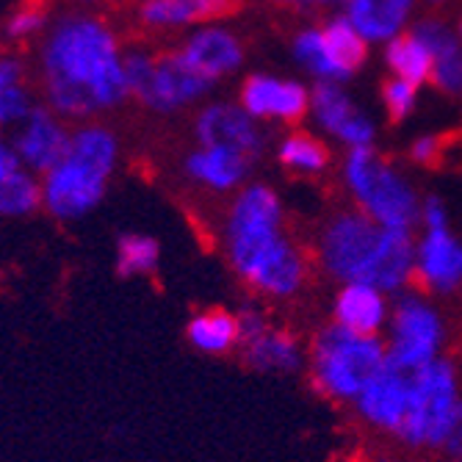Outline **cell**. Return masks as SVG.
<instances>
[{"instance_id": "6da1fadb", "label": "cell", "mask_w": 462, "mask_h": 462, "mask_svg": "<svg viewBox=\"0 0 462 462\" xmlns=\"http://www.w3.org/2000/svg\"><path fill=\"white\" fill-rule=\"evenodd\" d=\"M39 78L45 106L67 122H87L131 97L119 33L89 12L61 14L42 33Z\"/></svg>"}, {"instance_id": "7a4b0ae2", "label": "cell", "mask_w": 462, "mask_h": 462, "mask_svg": "<svg viewBox=\"0 0 462 462\" xmlns=\"http://www.w3.org/2000/svg\"><path fill=\"white\" fill-rule=\"evenodd\" d=\"M319 266L338 282H365L383 293L412 285L415 238L412 230L376 225L360 208H341L319 230Z\"/></svg>"}, {"instance_id": "3957f363", "label": "cell", "mask_w": 462, "mask_h": 462, "mask_svg": "<svg viewBox=\"0 0 462 462\" xmlns=\"http://www.w3.org/2000/svg\"><path fill=\"white\" fill-rule=\"evenodd\" d=\"M119 136L103 122H80L72 128L64 155L39 175L42 211L56 222H78L97 211L119 170Z\"/></svg>"}, {"instance_id": "277c9868", "label": "cell", "mask_w": 462, "mask_h": 462, "mask_svg": "<svg viewBox=\"0 0 462 462\" xmlns=\"http://www.w3.org/2000/svg\"><path fill=\"white\" fill-rule=\"evenodd\" d=\"M310 385L335 404H355L360 391L385 360L383 338L355 335L338 324H327L310 344Z\"/></svg>"}, {"instance_id": "5b68a950", "label": "cell", "mask_w": 462, "mask_h": 462, "mask_svg": "<svg viewBox=\"0 0 462 462\" xmlns=\"http://www.w3.org/2000/svg\"><path fill=\"white\" fill-rule=\"evenodd\" d=\"M462 407V376L451 357L440 355L412 371L410 402L396 443L404 448H440Z\"/></svg>"}, {"instance_id": "8992f818", "label": "cell", "mask_w": 462, "mask_h": 462, "mask_svg": "<svg viewBox=\"0 0 462 462\" xmlns=\"http://www.w3.org/2000/svg\"><path fill=\"white\" fill-rule=\"evenodd\" d=\"M344 183L355 199V205L376 225L393 230H415L421 217V199H418L410 180L396 166L374 150L349 147L344 161Z\"/></svg>"}, {"instance_id": "52a82bcc", "label": "cell", "mask_w": 462, "mask_h": 462, "mask_svg": "<svg viewBox=\"0 0 462 462\" xmlns=\"http://www.w3.org/2000/svg\"><path fill=\"white\" fill-rule=\"evenodd\" d=\"M125 78H128L131 97L155 114H175L208 97L214 89L211 80L197 75L178 51H150L128 48L125 51Z\"/></svg>"}, {"instance_id": "ba28073f", "label": "cell", "mask_w": 462, "mask_h": 462, "mask_svg": "<svg viewBox=\"0 0 462 462\" xmlns=\"http://www.w3.org/2000/svg\"><path fill=\"white\" fill-rule=\"evenodd\" d=\"M385 335V357L399 365L418 368L443 355L448 329L446 319L427 300L424 291L415 293L404 288L396 293V302L391 305Z\"/></svg>"}, {"instance_id": "9c48e42d", "label": "cell", "mask_w": 462, "mask_h": 462, "mask_svg": "<svg viewBox=\"0 0 462 462\" xmlns=\"http://www.w3.org/2000/svg\"><path fill=\"white\" fill-rule=\"evenodd\" d=\"M230 269L244 280L255 293L266 300H293L305 288L310 277V258L308 252L293 241L288 233L277 236L274 241L244 252V255L227 261Z\"/></svg>"}, {"instance_id": "30bf717a", "label": "cell", "mask_w": 462, "mask_h": 462, "mask_svg": "<svg viewBox=\"0 0 462 462\" xmlns=\"http://www.w3.org/2000/svg\"><path fill=\"white\" fill-rule=\"evenodd\" d=\"M282 233H285V208L272 186L244 183L238 191H233V199L222 222V249L227 261L274 241Z\"/></svg>"}, {"instance_id": "8fae6325", "label": "cell", "mask_w": 462, "mask_h": 462, "mask_svg": "<svg viewBox=\"0 0 462 462\" xmlns=\"http://www.w3.org/2000/svg\"><path fill=\"white\" fill-rule=\"evenodd\" d=\"M412 371L407 365H399L393 360H383L376 374L368 380V385L360 391L355 399V412L360 421L380 432L391 440H396L404 415H407V402H410V385H412Z\"/></svg>"}, {"instance_id": "7c38bea8", "label": "cell", "mask_w": 462, "mask_h": 462, "mask_svg": "<svg viewBox=\"0 0 462 462\" xmlns=\"http://www.w3.org/2000/svg\"><path fill=\"white\" fill-rule=\"evenodd\" d=\"M238 106L261 125H297L310 114V89L297 78L252 72L238 89Z\"/></svg>"}, {"instance_id": "4fadbf2b", "label": "cell", "mask_w": 462, "mask_h": 462, "mask_svg": "<svg viewBox=\"0 0 462 462\" xmlns=\"http://www.w3.org/2000/svg\"><path fill=\"white\" fill-rule=\"evenodd\" d=\"M69 136H72L69 122L64 116H59L51 106L36 103L28 111V116L9 131L6 139H9L20 166H25V170L33 175H42L64 155Z\"/></svg>"}, {"instance_id": "5bb4252c", "label": "cell", "mask_w": 462, "mask_h": 462, "mask_svg": "<svg viewBox=\"0 0 462 462\" xmlns=\"http://www.w3.org/2000/svg\"><path fill=\"white\" fill-rule=\"evenodd\" d=\"M194 139L197 144H214L236 150L252 161H258L266 150V131L258 119H252L238 103L214 100L205 103L194 116Z\"/></svg>"}, {"instance_id": "9a60e30c", "label": "cell", "mask_w": 462, "mask_h": 462, "mask_svg": "<svg viewBox=\"0 0 462 462\" xmlns=\"http://www.w3.org/2000/svg\"><path fill=\"white\" fill-rule=\"evenodd\" d=\"M412 282L424 293H454L462 288V241L448 225L424 227L415 241Z\"/></svg>"}, {"instance_id": "2e32d148", "label": "cell", "mask_w": 462, "mask_h": 462, "mask_svg": "<svg viewBox=\"0 0 462 462\" xmlns=\"http://www.w3.org/2000/svg\"><path fill=\"white\" fill-rule=\"evenodd\" d=\"M175 51L197 75L211 80L214 87L236 75L244 64V42L236 31L222 25V20L191 28Z\"/></svg>"}, {"instance_id": "e0dca14e", "label": "cell", "mask_w": 462, "mask_h": 462, "mask_svg": "<svg viewBox=\"0 0 462 462\" xmlns=\"http://www.w3.org/2000/svg\"><path fill=\"white\" fill-rule=\"evenodd\" d=\"M310 116L327 136H335L346 147H365L376 139L374 122L355 106V100L341 89V83L316 80V87L310 89Z\"/></svg>"}, {"instance_id": "ac0fdd59", "label": "cell", "mask_w": 462, "mask_h": 462, "mask_svg": "<svg viewBox=\"0 0 462 462\" xmlns=\"http://www.w3.org/2000/svg\"><path fill=\"white\" fill-rule=\"evenodd\" d=\"M252 163L255 161L236 152V150H225V147H214V144H197L183 158V172L194 186H199L205 191L233 194L249 180Z\"/></svg>"}, {"instance_id": "d6986e66", "label": "cell", "mask_w": 462, "mask_h": 462, "mask_svg": "<svg viewBox=\"0 0 462 462\" xmlns=\"http://www.w3.org/2000/svg\"><path fill=\"white\" fill-rule=\"evenodd\" d=\"M388 293L365 282H341V291L332 300V321L355 335L380 338L388 327Z\"/></svg>"}, {"instance_id": "ffe728a7", "label": "cell", "mask_w": 462, "mask_h": 462, "mask_svg": "<svg viewBox=\"0 0 462 462\" xmlns=\"http://www.w3.org/2000/svg\"><path fill=\"white\" fill-rule=\"evenodd\" d=\"M236 12V0H142L136 14L150 31H189L219 23Z\"/></svg>"}, {"instance_id": "44dd1931", "label": "cell", "mask_w": 462, "mask_h": 462, "mask_svg": "<svg viewBox=\"0 0 462 462\" xmlns=\"http://www.w3.org/2000/svg\"><path fill=\"white\" fill-rule=\"evenodd\" d=\"M412 33L427 45L432 56V87L448 97H462V42L459 36L440 20H418Z\"/></svg>"}, {"instance_id": "7402d4cb", "label": "cell", "mask_w": 462, "mask_h": 462, "mask_svg": "<svg viewBox=\"0 0 462 462\" xmlns=\"http://www.w3.org/2000/svg\"><path fill=\"white\" fill-rule=\"evenodd\" d=\"M241 355L244 363L255 371L263 374H288V371H300L305 363V352L300 338L291 329L274 327L272 321L261 327L258 332L241 338Z\"/></svg>"}, {"instance_id": "603a6c76", "label": "cell", "mask_w": 462, "mask_h": 462, "mask_svg": "<svg viewBox=\"0 0 462 462\" xmlns=\"http://www.w3.org/2000/svg\"><path fill=\"white\" fill-rule=\"evenodd\" d=\"M346 20L365 42H391L399 36L415 9V0H346Z\"/></svg>"}, {"instance_id": "cb8c5ba5", "label": "cell", "mask_w": 462, "mask_h": 462, "mask_svg": "<svg viewBox=\"0 0 462 462\" xmlns=\"http://www.w3.org/2000/svg\"><path fill=\"white\" fill-rule=\"evenodd\" d=\"M321 36L335 69V80L344 83L363 69L368 59V42L357 33V28L346 20V14L329 17L321 25Z\"/></svg>"}, {"instance_id": "d4e9b609", "label": "cell", "mask_w": 462, "mask_h": 462, "mask_svg": "<svg viewBox=\"0 0 462 462\" xmlns=\"http://www.w3.org/2000/svg\"><path fill=\"white\" fill-rule=\"evenodd\" d=\"M186 338L197 352L205 355H227L238 349L241 344V332H238V316L222 308H211L197 313L189 327H186Z\"/></svg>"}, {"instance_id": "484cf974", "label": "cell", "mask_w": 462, "mask_h": 462, "mask_svg": "<svg viewBox=\"0 0 462 462\" xmlns=\"http://www.w3.org/2000/svg\"><path fill=\"white\" fill-rule=\"evenodd\" d=\"M277 161L282 170H288L293 175L313 178V175L327 172L332 155H329V147L319 136H313L308 131H288L277 142Z\"/></svg>"}, {"instance_id": "4316f807", "label": "cell", "mask_w": 462, "mask_h": 462, "mask_svg": "<svg viewBox=\"0 0 462 462\" xmlns=\"http://www.w3.org/2000/svg\"><path fill=\"white\" fill-rule=\"evenodd\" d=\"M385 64L396 78H404L415 87L430 80L432 72V56L427 51V45L418 39L412 31H402L399 36H393L391 42H385Z\"/></svg>"}, {"instance_id": "83f0119b", "label": "cell", "mask_w": 462, "mask_h": 462, "mask_svg": "<svg viewBox=\"0 0 462 462\" xmlns=\"http://www.w3.org/2000/svg\"><path fill=\"white\" fill-rule=\"evenodd\" d=\"M42 211V183L39 175L28 172L25 166L0 178V217L23 219Z\"/></svg>"}, {"instance_id": "f1b7e54d", "label": "cell", "mask_w": 462, "mask_h": 462, "mask_svg": "<svg viewBox=\"0 0 462 462\" xmlns=\"http://www.w3.org/2000/svg\"><path fill=\"white\" fill-rule=\"evenodd\" d=\"M161 263V244L147 233H122L116 238V272L122 277L155 274Z\"/></svg>"}, {"instance_id": "f546056e", "label": "cell", "mask_w": 462, "mask_h": 462, "mask_svg": "<svg viewBox=\"0 0 462 462\" xmlns=\"http://www.w3.org/2000/svg\"><path fill=\"white\" fill-rule=\"evenodd\" d=\"M53 23V14L48 9L45 0H23L20 6H14L9 12V17L4 20V36L14 45H23V42L31 39H42Z\"/></svg>"}, {"instance_id": "4dcf8cb0", "label": "cell", "mask_w": 462, "mask_h": 462, "mask_svg": "<svg viewBox=\"0 0 462 462\" xmlns=\"http://www.w3.org/2000/svg\"><path fill=\"white\" fill-rule=\"evenodd\" d=\"M293 59L302 64L305 72H310L316 80H335V69H332V61H329V53H327V45H324V36H321V28H302L297 36H293Z\"/></svg>"}, {"instance_id": "1f68e13d", "label": "cell", "mask_w": 462, "mask_h": 462, "mask_svg": "<svg viewBox=\"0 0 462 462\" xmlns=\"http://www.w3.org/2000/svg\"><path fill=\"white\" fill-rule=\"evenodd\" d=\"M415 103H418V87H415V83H410L404 78H396V75L383 83V106H385V111H388V116L393 122L407 119L412 114Z\"/></svg>"}, {"instance_id": "d6a6232c", "label": "cell", "mask_w": 462, "mask_h": 462, "mask_svg": "<svg viewBox=\"0 0 462 462\" xmlns=\"http://www.w3.org/2000/svg\"><path fill=\"white\" fill-rule=\"evenodd\" d=\"M33 106L36 103H33L25 83H20V87L0 89V134L12 131L14 125H20Z\"/></svg>"}, {"instance_id": "836d02e7", "label": "cell", "mask_w": 462, "mask_h": 462, "mask_svg": "<svg viewBox=\"0 0 462 462\" xmlns=\"http://www.w3.org/2000/svg\"><path fill=\"white\" fill-rule=\"evenodd\" d=\"M410 161L418 163V166H443L446 158H451V150H448V139L440 136V134H427V136H418L412 144H410Z\"/></svg>"}, {"instance_id": "e575fe53", "label": "cell", "mask_w": 462, "mask_h": 462, "mask_svg": "<svg viewBox=\"0 0 462 462\" xmlns=\"http://www.w3.org/2000/svg\"><path fill=\"white\" fill-rule=\"evenodd\" d=\"M25 83V64L23 59L6 53L0 56V89H9V87H20Z\"/></svg>"}, {"instance_id": "d590c367", "label": "cell", "mask_w": 462, "mask_h": 462, "mask_svg": "<svg viewBox=\"0 0 462 462\" xmlns=\"http://www.w3.org/2000/svg\"><path fill=\"white\" fill-rule=\"evenodd\" d=\"M443 451H446L451 459H462V407H459V412H457V421H454V427H451V432H448V438H446Z\"/></svg>"}, {"instance_id": "8d00e7d4", "label": "cell", "mask_w": 462, "mask_h": 462, "mask_svg": "<svg viewBox=\"0 0 462 462\" xmlns=\"http://www.w3.org/2000/svg\"><path fill=\"white\" fill-rule=\"evenodd\" d=\"M14 170H20V161H17V155H14V150H12L9 139H6L4 134H0V178L9 175V172H14Z\"/></svg>"}, {"instance_id": "74e56055", "label": "cell", "mask_w": 462, "mask_h": 462, "mask_svg": "<svg viewBox=\"0 0 462 462\" xmlns=\"http://www.w3.org/2000/svg\"><path fill=\"white\" fill-rule=\"evenodd\" d=\"M288 6H338L346 4V0H282Z\"/></svg>"}, {"instance_id": "f35d334b", "label": "cell", "mask_w": 462, "mask_h": 462, "mask_svg": "<svg viewBox=\"0 0 462 462\" xmlns=\"http://www.w3.org/2000/svg\"><path fill=\"white\" fill-rule=\"evenodd\" d=\"M80 4H100V0H80Z\"/></svg>"}, {"instance_id": "ab89813d", "label": "cell", "mask_w": 462, "mask_h": 462, "mask_svg": "<svg viewBox=\"0 0 462 462\" xmlns=\"http://www.w3.org/2000/svg\"><path fill=\"white\" fill-rule=\"evenodd\" d=\"M459 42H462V17H459Z\"/></svg>"}, {"instance_id": "60d3db41", "label": "cell", "mask_w": 462, "mask_h": 462, "mask_svg": "<svg viewBox=\"0 0 462 462\" xmlns=\"http://www.w3.org/2000/svg\"><path fill=\"white\" fill-rule=\"evenodd\" d=\"M430 4H446V0H430Z\"/></svg>"}, {"instance_id": "b9f144b4", "label": "cell", "mask_w": 462, "mask_h": 462, "mask_svg": "<svg viewBox=\"0 0 462 462\" xmlns=\"http://www.w3.org/2000/svg\"><path fill=\"white\" fill-rule=\"evenodd\" d=\"M451 462H462V459H451Z\"/></svg>"}]
</instances>
